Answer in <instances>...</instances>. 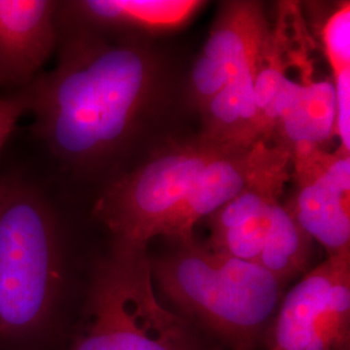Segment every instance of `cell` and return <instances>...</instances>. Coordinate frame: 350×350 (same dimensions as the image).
Returning a JSON list of instances; mask_svg holds the SVG:
<instances>
[{"label": "cell", "mask_w": 350, "mask_h": 350, "mask_svg": "<svg viewBox=\"0 0 350 350\" xmlns=\"http://www.w3.org/2000/svg\"><path fill=\"white\" fill-rule=\"evenodd\" d=\"M256 63L234 77L202 107L201 138L235 150L269 142L254 96Z\"/></svg>", "instance_id": "7c38bea8"}, {"label": "cell", "mask_w": 350, "mask_h": 350, "mask_svg": "<svg viewBox=\"0 0 350 350\" xmlns=\"http://www.w3.org/2000/svg\"><path fill=\"white\" fill-rule=\"evenodd\" d=\"M86 308L73 350H198L187 319L159 300L144 245L114 241Z\"/></svg>", "instance_id": "3957f363"}, {"label": "cell", "mask_w": 350, "mask_h": 350, "mask_svg": "<svg viewBox=\"0 0 350 350\" xmlns=\"http://www.w3.org/2000/svg\"><path fill=\"white\" fill-rule=\"evenodd\" d=\"M166 62L146 36L70 18L55 69L38 81L29 108L51 150L88 170L138 140L169 99Z\"/></svg>", "instance_id": "6da1fadb"}, {"label": "cell", "mask_w": 350, "mask_h": 350, "mask_svg": "<svg viewBox=\"0 0 350 350\" xmlns=\"http://www.w3.org/2000/svg\"><path fill=\"white\" fill-rule=\"evenodd\" d=\"M199 0H83L68 5L70 18L103 30L150 37L187 25Z\"/></svg>", "instance_id": "8fae6325"}, {"label": "cell", "mask_w": 350, "mask_h": 350, "mask_svg": "<svg viewBox=\"0 0 350 350\" xmlns=\"http://www.w3.org/2000/svg\"><path fill=\"white\" fill-rule=\"evenodd\" d=\"M63 283L55 215L31 188L0 183V340L46 322Z\"/></svg>", "instance_id": "277c9868"}, {"label": "cell", "mask_w": 350, "mask_h": 350, "mask_svg": "<svg viewBox=\"0 0 350 350\" xmlns=\"http://www.w3.org/2000/svg\"><path fill=\"white\" fill-rule=\"evenodd\" d=\"M296 191L286 202L299 225L328 257L350 252V153L315 146L291 150Z\"/></svg>", "instance_id": "8992f818"}, {"label": "cell", "mask_w": 350, "mask_h": 350, "mask_svg": "<svg viewBox=\"0 0 350 350\" xmlns=\"http://www.w3.org/2000/svg\"><path fill=\"white\" fill-rule=\"evenodd\" d=\"M26 109H29V98L26 96L0 98V152Z\"/></svg>", "instance_id": "e0dca14e"}, {"label": "cell", "mask_w": 350, "mask_h": 350, "mask_svg": "<svg viewBox=\"0 0 350 350\" xmlns=\"http://www.w3.org/2000/svg\"><path fill=\"white\" fill-rule=\"evenodd\" d=\"M57 3L0 0V86L29 82L55 50Z\"/></svg>", "instance_id": "9c48e42d"}, {"label": "cell", "mask_w": 350, "mask_h": 350, "mask_svg": "<svg viewBox=\"0 0 350 350\" xmlns=\"http://www.w3.org/2000/svg\"><path fill=\"white\" fill-rule=\"evenodd\" d=\"M232 150H237L199 134L169 140L133 170L113 179L95 205V215L114 241L147 247L152 239L166 237L209 167Z\"/></svg>", "instance_id": "5b68a950"}, {"label": "cell", "mask_w": 350, "mask_h": 350, "mask_svg": "<svg viewBox=\"0 0 350 350\" xmlns=\"http://www.w3.org/2000/svg\"><path fill=\"white\" fill-rule=\"evenodd\" d=\"M350 271V252L327 257L280 300L270 325L269 350H334L338 338L325 323L332 288Z\"/></svg>", "instance_id": "ba28073f"}, {"label": "cell", "mask_w": 350, "mask_h": 350, "mask_svg": "<svg viewBox=\"0 0 350 350\" xmlns=\"http://www.w3.org/2000/svg\"><path fill=\"white\" fill-rule=\"evenodd\" d=\"M313 252V239L299 225L286 204L279 202L257 260L270 275L284 287L289 280L306 271Z\"/></svg>", "instance_id": "5bb4252c"}, {"label": "cell", "mask_w": 350, "mask_h": 350, "mask_svg": "<svg viewBox=\"0 0 350 350\" xmlns=\"http://www.w3.org/2000/svg\"><path fill=\"white\" fill-rule=\"evenodd\" d=\"M270 24L260 1L222 3L188 75L185 96L189 109L200 112L234 77L256 63Z\"/></svg>", "instance_id": "52a82bcc"}, {"label": "cell", "mask_w": 350, "mask_h": 350, "mask_svg": "<svg viewBox=\"0 0 350 350\" xmlns=\"http://www.w3.org/2000/svg\"><path fill=\"white\" fill-rule=\"evenodd\" d=\"M291 170L271 175L243 189L206 221L209 248L245 262L257 263L273 212L282 202Z\"/></svg>", "instance_id": "30bf717a"}, {"label": "cell", "mask_w": 350, "mask_h": 350, "mask_svg": "<svg viewBox=\"0 0 350 350\" xmlns=\"http://www.w3.org/2000/svg\"><path fill=\"white\" fill-rule=\"evenodd\" d=\"M322 43L332 75L350 69V3L344 1L322 27Z\"/></svg>", "instance_id": "9a60e30c"}, {"label": "cell", "mask_w": 350, "mask_h": 350, "mask_svg": "<svg viewBox=\"0 0 350 350\" xmlns=\"http://www.w3.org/2000/svg\"><path fill=\"white\" fill-rule=\"evenodd\" d=\"M150 261L154 287L186 319L224 338L234 350H253L273 322L283 286L257 263L214 252L195 239Z\"/></svg>", "instance_id": "7a4b0ae2"}, {"label": "cell", "mask_w": 350, "mask_h": 350, "mask_svg": "<svg viewBox=\"0 0 350 350\" xmlns=\"http://www.w3.org/2000/svg\"><path fill=\"white\" fill-rule=\"evenodd\" d=\"M332 83L336 100V137L338 150L350 153V69L334 75Z\"/></svg>", "instance_id": "2e32d148"}, {"label": "cell", "mask_w": 350, "mask_h": 350, "mask_svg": "<svg viewBox=\"0 0 350 350\" xmlns=\"http://www.w3.org/2000/svg\"><path fill=\"white\" fill-rule=\"evenodd\" d=\"M335 137L336 100L332 81L314 78L304 81L287 112L278 121L271 143L291 154L297 146L327 150Z\"/></svg>", "instance_id": "4fadbf2b"}]
</instances>
